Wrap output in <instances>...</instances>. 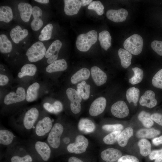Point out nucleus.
Returning <instances> with one entry per match:
<instances>
[{
	"mask_svg": "<svg viewBox=\"0 0 162 162\" xmlns=\"http://www.w3.org/2000/svg\"><path fill=\"white\" fill-rule=\"evenodd\" d=\"M40 117L38 109L35 107L30 108L20 115L13 117L10 124L20 132H28L32 130Z\"/></svg>",
	"mask_w": 162,
	"mask_h": 162,
	"instance_id": "obj_1",
	"label": "nucleus"
},
{
	"mask_svg": "<svg viewBox=\"0 0 162 162\" xmlns=\"http://www.w3.org/2000/svg\"><path fill=\"white\" fill-rule=\"evenodd\" d=\"M24 144L30 153L36 154L43 160L47 161L50 158L52 148L46 141L32 139Z\"/></svg>",
	"mask_w": 162,
	"mask_h": 162,
	"instance_id": "obj_2",
	"label": "nucleus"
},
{
	"mask_svg": "<svg viewBox=\"0 0 162 162\" xmlns=\"http://www.w3.org/2000/svg\"><path fill=\"white\" fill-rule=\"evenodd\" d=\"M52 122L49 116L40 117L32 130V139L39 140L47 136L53 125Z\"/></svg>",
	"mask_w": 162,
	"mask_h": 162,
	"instance_id": "obj_3",
	"label": "nucleus"
},
{
	"mask_svg": "<svg viewBox=\"0 0 162 162\" xmlns=\"http://www.w3.org/2000/svg\"><path fill=\"white\" fill-rule=\"evenodd\" d=\"M97 32L95 30L90 31L86 34H81L76 39V44L77 49L81 52H86L97 42Z\"/></svg>",
	"mask_w": 162,
	"mask_h": 162,
	"instance_id": "obj_4",
	"label": "nucleus"
},
{
	"mask_svg": "<svg viewBox=\"0 0 162 162\" xmlns=\"http://www.w3.org/2000/svg\"><path fill=\"white\" fill-rule=\"evenodd\" d=\"M64 130V126L62 123L56 122L53 124L47 136L46 141L52 149H58L60 147Z\"/></svg>",
	"mask_w": 162,
	"mask_h": 162,
	"instance_id": "obj_5",
	"label": "nucleus"
},
{
	"mask_svg": "<svg viewBox=\"0 0 162 162\" xmlns=\"http://www.w3.org/2000/svg\"><path fill=\"white\" fill-rule=\"evenodd\" d=\"M143 41L142 37L137 34H134L128 38L124 42V49L131 54L137 55L142 51Z\"/></svg>",
	"mask_w": 162,
	"mask_h": 162,
	"instance_id": "obj_6",
	"label": "nucleus"
},
{
	"mask_svg": "<svg viewBox=\"0 0 162 162\" xmlns=\"http://www.w3.org/2000/svg\"><path fill=\"white\" fill-rule=\"evenodd\" d=\"M46 48L43 43L37 41L29 47L26 53L28 61L34 62L42 59L45 56Z\"/></svg>",
	"mask_w": 162,
	"mask_h": 162,
	"instance_id": "obj_7",
	"label": "nucleus"
},
{
	"mask_svg": "<svg viewBox=\"0 0 162 162\" xmlns=\"http://www.w3.org/2000/svg\"><path fill=\"white\" fill-rule=\"evenodd\" d=\"M88 145V140L82 135H79L76 137L75 142L69 144L66 148L70 153L81 154L86 151Z\"/></svg>",
	"mask_w": 162,
	"mask_h": 162,
	"instance_id": "obj_8",
	"label": "nucleus"
},
{
	"mask_svg": "<svg viewBox=\"0 0 162 162\" xmlns=\"http://www.w3.org/2000/svg\"><path fill=\"white\" fill-rule=\"evenodd\" d=\"M26 94L24 88L19 87L16 91L10 92L5 96L4 103L5 105L10 106L22 102L26 98Z\"/></svg>",
	"mask_w": 162,
	"mask_h": 162,
	"instance_id": "obj_9",
	"label": "nucleus"
},
{
	"mask_svg": "<svg viewBox=\"0 0 162 162\" xmlns=\"http://www.w3.org/2000/svg\"><path fill=\"white\" fill-rule=\"evenodd\" d=\"M110 110L113 116L120 118L127 117L129 113V110L127 105L122 100L118 101L112 104Z\"/></svg>",
	"mask_w": 162,
	"mask_h": 162,
	"instance_id": "obj_10",
	"label": "nucleus"
},
{
	"mask_svg": "<svg viewBox=\"0 0 162 162\" xmlns=\"http://www.w3.org/2000/svg\"><path fill=\"white\" fill-rule=\"evenodd\" d=\"M106 103V100L104 97H100L95 99L90 106L89 111L90 115L96 116L102 113L105 108Z\"/></svg>",
	"mask_w": 162,
	"mask_h": 162,
	"instance_id": "obj_11",
	"label": "nucleus"
},
{
	"mask_svg": "<svg viewBox=\"0 0 162 162\" xmlns=\"http://www.w3.org/2000/svg\"><path fill=\"white\" fill-rule=\"evenodd\" d=\"M18 141L16 137L11 131L1 127L0 129L1 145L7 148Z\"/></svg>",
	"mask_w": 162,
	"mask_h": 162,
	"instance_id": "obj_12",
	"label": "nucleus"
},
{
	"mask_svg": "<svg viewBox=\"0 0 162 162\" xmlns=\"http://www.w3.org/2000/svg\"><path fill=\"white\" fill-rule=\"evenodd\" d=\"M128 14L127 10L121 8L117 10L110 9L107 11L106 15L107 18L110 20L116 22H119L124 21Z\"/></svg>",
	"mask_w": 162,
	"mask_h": 162,
	"instance_id": "obj_13",
	"label": "nucleus"
},
{
	"mask_svg": "<svg viewBox=\"0 0 162 162\" xmlns=\"http://www.w3.org/2000/svg\"><path fill=\"white\" fill-rule=\"evenodd\" d=\"M139 103L141 105L148 108L154 107L157 104L154 92L151 90L146 91L141 96Z\"/></svg>",
	"mask_w": 162,
	"mask_h": 162,
	"instance_id": "obj_14",
	"label": "nucleus"
},
{
	"mask_svg": "<svg viewBox=\"0 0 162 162\" xmlns=\"http://www.w3.org/2000/svg\"><path fill=\"white\" fill-rule=\"evenodd\" d=\"M42 11L40 8L36 6L33 7L32 15L34 18L31 22V26L33 31H38L42 26Z\"/></svg>",
	"mask_w": 162,
	"mask_h": 162,
	"instance_id": "obj_15",
	"label": "nucleus"
},
{
	"mask_svg": "<svg viewBox=\"0 0 162 162\" xmlns=\"http://www.w3.org/2000/svg\"><path fill=\"white\" fill-rule=\"evenodd\" d=\"M122 155L120 150L113 148L106 149L100 154L102 159L106 162H113L118 160Z\"/></svg>",
	"mask_w": 162,
	"mask_h": 162,
	"instance_id": "obj_16",
	"label": "nucleus"
},
{
	"mask_svg": "<svg viewBox=\"0 0 162 162\" xmlns=\"http://www.w3.org/2000/svg\"><path fill=\"white\" fill-rule=\"evenodd\" d=\"M64 12L68 16L77 14L82 6L79 0H64Z\"/></svg>",
	"mask_w": 162,
	"mask_h": 162,
	"instance_id": "obj_17",
	"label": "nucleus"
},
{
	"mask_svg": "<svg viewBox=\"0 0 162 162\" xmlns=\"http://www.w3.org/2000/svg\"><path fill=\"white\" fill-rule=\"evenodd\" d=\"M91 75L94 82L98 86L104 84L107 80L106 74L97 66H94L91 68Z\"/></svg>",
	"mask_w": 162,
	"mask_h": 162,
	"instance_id": "obj_18",
	"label": "nucleus"
},
{
	"mask_svg": "<svg viewBox=\"0 0 162 162\" xmlns=\"http://www.w3.org/2000/svg\"><path fill=\"white\" fill-rule=\"evenodd\" d=\"M28 34V30L25 28L22 29L20 26L17 25L11 30L10 35L13 41L17 44L25 39Z\"/></svg>",
	"mask_w": 162,
	"mask_h": 162,
	"instance_id": "obj_19",
	"label": "nucleus"
},
{
	"mask_svg": "<svg viewBox=\"0 0 162 162\" xmlns=\"http://www.w3.org/2000/svg\"><path fill=\"white\" fill-rule=\"evenodd\" d=\"M20 17L23 21L28 22L32 14L33 8L29 4L21 2L18 5Z\"/></svg>",
	"mask_w": 162,
	"mask_h": 162,
	"instance_id": "obj_20",
	"label": "nucleus"
},
{
	"mask_svg": "<svg viewBox=\"0 0 162 162\" xmlns=\"http://www.w3.org/2000/svg\"><path fill=\"white\" fill-rule=\"evenodd\" d=\"M68 67L66 61L64 59L56 60L48 65L46 71L48 73L62 71L66 70Z\"/></svg>",
	"mask_w": 162,
	"mask_h": 162,
	"instance_id": "obj_21",
	"label": "nucleus"
},
{
	"mask_svg": "<svg viewBox=\"0 0 162 162\" xmlns=\"http://www.w3.org/2000/svg\"><path fill=\"white\" fill-rule=\"evenodd\" d=\"M78 128L83 133L88 134L94 131L95 126L92 120L86 118H82L79 122Z\"/></svg>",
	"mask_w": 162,
	"mask_h": 162,
	"instance_id": "obj_22",
	"label": "nucleus"
},
{
	"mask_svg": "<svg viewBox=\"0 0 162 162\" xmlns=\"http://www.w3.org/2000/svg\"><path fill=\"white\" fill-rule=\"evenodd\" d=\"M40 88V85L37 82L32 83L28 87L26 91V98L27 102H33L37 99Z\"/></svg>",
	"mask_w": 162,
	"mask_h": 162,
	"instance_id": "obj_23",
	"label": "nucleus"
},
{
	"mask_svg": "<svg viewBox=\"0 0 162 162\" xmlns=\"http://www.w3.org/2000/svg\"><path fill=\"white\" fill-rule=\"evenodd\" d=\"M133 134V130L130 127H127L124 129L118 138L117 142L118 145L122 147L125 146L128 143V140Z\"/></svg>",
	"mask_w": 162,
	"mask_h": 162,
	"instance_id": "obj_24",
	"label": "nucleus"
},
{
	"mask_svg": "<svg viewBox=\"0 0 162 162\" xmlns=\"http://www.w3.org/2000/svg\"><path fill=\"white\" fill-rule=\"evenodd\" d=\"M98 40L101 47L106 51L111 45L112 37L107 31L104 30L100 32Z\"/></svg>",
	"mask_w": 162,
	"mask_h": 162,
	"instance_id": "obj_25",
	"label": "nucleus"
},
{
	"mask_svg": "<svg viewBox=\"0 0 162 162\" xmlns=\"http://www.w3.org/2000/svg\"><path fill=\"white\" fill-rule=\"evenodd\" d=\"M90 75L89 70L86 68H83L74 74L70 79L71 82L75 84L78 82L88 79Z\"/></svg>",
	"mask_w": 162,
	"mask_h": 162,
	"instance_id": "obj_26",
	"label": "nucleus"
},
{
	"mask_svg": "<svg viewBox=\"0 0 162 162\" xmlns=\"http://www.w3.org/2000/svg\"><path fill=\"white\" fill-rule=\"evenodd\" d=\"M118 54L122 66L124 68H127L131 63L132 54L127 50L122 48L119 49Z\"/></svg>",
	"mask_w": 162,
	"mask_h": 162,
	"instance_id": "obj_27",
	"label": "nucleus"
},
{
	"mask_svg": "<svg viewBox=\"0 0 162 162\" xmlns=\"http://www.w3.org/2000/svg\"><path fill=\"white\" fill-rule=\"evenodd\" d=\"M160 131L154 128L142 129L136 133V136L139 138H152L160 134Z\"/></svg>",
	"mask_w": 162,
	"mask_h": 162,
	"instance_id": "obj_28",
	"label": "nucleus"
},
{
	"mask_svg": "<svg viewBox=\"0 0 162 162\" xmlns=\"http://www.w3.org/2000/svg\"><path fill=\"white\" fill-rule=\"evenodd\" d=\"M140 94V91L138 88L134 87L130 88L126 91L127 100L129 103L132 102L136 106L139 100Z\"/></svg>",
	"mask_w": 162,
	"mask_h": 162,
	"instance_id": "obj_29",
	"label": "nucleus"
},
{
	"mask_svg": "<svg viewBox=\"0 0 162 162\" xmlns=\"http://www.w3.org/2000/svg\"><path fill=\"white\" fill-rule=\"evenodd\" d=\"M43 107L47 112L53 114L58 113L63 109L62 103L58 100L55 101L52 104L45 102L43 104Z\"/></svg>",
	"mask_w": 162,
	"mask_h": 162,
	"instance_id": "obj_30",
	"label": "nucleus"
},
{
	"mask_svg": "<svg viewBox=\"0 0 162 162\" xmlns=\"http://www.w3.org/2000/svg\"><path fill=\"white\" fill-rule=\"evenodd\" d=\"M37 71L36 66L33 64H28L24 65L21 69V71L18 74L19 78H22L26 76H34Z\"/></svg>",
	"mask_w": 162,
	"mask_h": 162,
	"instance_id": "obj_31",
	"label": "nucleus"
},
{
	"mask_svg": "<svg viewBox=\"0 0 162 162\" xmlns=\"http://www.w3.org/2000/svg\"><path fill=\"white\" fill-rule=\"evenodd\" d=\"M13 18V11L9 6L4 5L0 7V21L8 23Z\"/></svg>",
	"mask_w": 162,
	"mask_h": 162,
	"instance_id": "obj_32",
	"label": "nucleus"
},
{
	"mask_svg": "<svg viewBox=\"0 0 162 162\" xmlns=\"http://www.w3.org/2000/svg\"><path fill=\"white\" fill-rule=\"evenodd\" d=\"M12 49V45L10 40L5 34L0 35V52L2 53H9Z\"/></svg>",
	"mask_w": 162,
	"mask_h": 162,
	"instance_id": "obj_33",
	"label": "nucleus"
},
{
	"mask_svg": "<svg viewBox=\"0 0 162 162\" xmlns=\"http://www.w3.org/2000/svg\"><path fill=\"white\" fill-rule=\"evenodd\" d=\"M62 45V42L58 40L53 41L46 51L45 57L48 58L52 56L58 55Z\"/></svg>",
	"mask_w": 162,
	"mask_h": 162,
	"instance_id": "obj_34",
	"label": "nucleus"
},
{
	"mask_svg": "<svg viewBox=\"0 0 162 162\" xmlns=\"http://www.w3.org/2000/svg\"><path fill=\"white\" fill-rule=\"evenodd\" d=\"M90 86L85 81H82L77 85V92L84 100L88 99L90 96Z\"/></svg>",
	"mask_w": 162,
	"mask_h": 162,
	"instance_id": "obj_35",
	"label": "nucleus"
},
{
	"mask_svg": "<svg viewBox=\"0 0 162 162\" xmlns=\"http://www.w3.org/2000/svg\"><path fill=\"white\" fill-rule=\"evenodd\" d=\"M140 152L142 156L146 157L151 152V145L150 142L146 139L140 140L138 142Z\"/></svg>",
	"mask_w": 162,
	"mask_h": 162,
	"instance_id": "obj_36",
	"label": "nucleus"
},
{
	"mask_svg": "<svg viewBox=\"0 0 162 162\" xmlns=\"http://www.w3.org/2000/svg\"><path fill=\"white\" fill-rule=\"evenodd\" d=\"M138 118L146 127L150 128L154 124L153 120L151 118V115L145 111H141L138 114Z\"/></svg>",
	"mask_w": 162,
	"mask_h": 162,
	"instance_id": "obj_37",
	"label": "nucleus"
},
{
	"mask_svg": "<svg viewBox=\"0 0 162 162\" xmlns=\"http://www.w3.org/2000/svg\"><path fill=\"white\" fill-rule=\"evenodd\" d=\"M134 75L129 80V82L132 85H135L140 82L143 77V72L142 69L137 67L132 68Z\"/></svg>",
	"mask_w": 162,
	"mask_h": 162,
	"instance_id": "obj_38",
	"label": "nucleus"
},
{
	"mask_svg": "<svg viewBox=\"0 0 162 162\" xmlns=\"http://www.w3.org/2000/svg\"><path fill=\"white\" fill-rule=\"evenodd\" d=\"M53 28L51 24L49 23L46 25L41 31L38 37L39 40L43 41L50 39L52 36Z\"/></svg>",
	"mask_w": 162,
	"mask_h": 162,
	"instance_id": "obj_39",
	"label": "nucleus"
},
{
	"mask_svg": "<svg viewBox=\"0 0 162 162\" xmlns=\"http://www.w3.org/2000/svg\"><path fill=\"white\" fill-rule=\"evenodd\" d=\"M66 94L70 102H81L82 97L75 89L71 88H68L66 91Z\"/></svg>",
	"mask_w": 162,
	"mask_h": 162,
	"instance_id": "obj_40",
	"label": "nucleus"
},
{
	"mask_svg": "<svg viewBox=\"0 0 162 162\" xmlns=\"http://www.w3.org/2000/svg\"><path fill=\"white\" fill-rule=\"evenodd\" d=\"M88 8L95 11L99 16L102 15L104 12V7L101 2L99 1L92 2L88 6Z\"/></svg>",
	"mask_w": 162,
	"mask_h": 162,
	"instance_id": "obj_41",
	"label": "nucleus"
},
{
	"mask_svg": "<svg viewBox=\"0 0 162 162\" xmlns=\"http://www.w3.org/2000/svg\"><path fill=\"white\" fill-rule=\"evenodd\" d=\"M121 133L120 130L112 132L104 136L103 141L106 144H113L117 141L118 137Z\"/></svg>",
	"mask_w": 162,
	"mask_h": 162,
	"instance_id": "obj_42",
	"label": "nucleus"
},
{
	"mask_svg": "<svg viewBox=\"0 0 162 162\" xmlns=\"http://www.w3.org/2000/svg\"><path fill=\"white\" fill-rule=\"evenodd\" d=\"M152 83L154 87L162 89V69L158 71L153 76Z\"/></svg>",
	"mask_w": 162,
	"mask_h": 162,
	"instance_id": "obj_43",
	"label": "nucleus"
},
{
	"mask_svg": "<svg viewBox=\"0 0 162 162\" xmlns=\"http://www.w3.org/2000/svg\"><path fill=\"white\" fill-rule=\"evenodd\" d=\"M123 125L120 124H106L102 126L104 130L107 131L114 132L121 131L123 128Z\"/></svg>",
	"mask_w": 162,
	"mask_h": 162,
	"instance_id": "obj_44",
	"label": "nucleus"
},
{
	"mask_svg": "<svg viewBox=\"0 0 162 162\" xmlns=\"http://www.w3.org/2000/svg\"><path fill=\"white\" fill-rule=\"evenodd\" d=\"M151 46L154 52L162 56V41L154 40L151 43Z\"/></svg>",
	"mask_w": 162,
	"mask_h": 162,
	"instance_id": "obj_45",
	"label": "nucleus"
},
{
	"mask_svg": "<svg viewBox=\"0 0 162 162\" xmlns=\"http://www.w3.org/2000/svg\"><path fill=\"white\" fill-rule=\"evenodd\" d=\"M118 162H139L138 159L134 156L127 155L121 157Z\"/></svg>",
	"mask_w": 162,
	"mask_h": 162,
	"instance_id": "obj_46",
	"label": "nucleus"
},
{
	"mask_svg": "<svg viewBox=\"0 0 162 162\" xmlns=\"http://www.w3.org/2000/svg\"><path fill=\"white\" fill-rule=\"evenodd\" d=\"M70 108L73 113L77 114L79 113L81 111V104L79 102H70Z\"/></svg>",
	"mask_w": 162,
	"mask_h": 162,
	"instance_id": "obj_47",
	"label": "nucleus"
},
{
	"mask_svg": "<svg viewBox=\"0 0 162 162\" xmlns=\"http://www.w3.org/2000/svg\"><path fill=\"white\" fill-rule=\"evenodd\" d=\"M162 156V148L152 151L149 154V157L151 160H156Z\"/></svg>",
	"mask_w": 162,
	"mask_h": 162,
	"instance_id": "obj_48",
	"label": "nucleus"
},
{
	"mask_svg": "<svg viewBox=\"0 0 162 162\" xmlns=\"http://www.w3.org/2000/svg\"><path fill=\"white\" fill-rule=\"evenodd\" d=\"M152 119L160 125L162 126V114L155 113L151 115Z\"/></svg>",
	"mask_w": 162,
	"mask_h": 162,
	"instance_id": "obj_49",
	"label": "nucleus"
},
{
	"mask_svg": "<svg viewBox=\"0 0 162 162\" xmlns=\"http://www.w3.org/2000/svg\"><path fill=\"white\" fill-rule=\"evenodd\" d=\"M9 79L6 75L0 74V86H3L7 85Z\"/></svg>",
	"mask_w": 162,
	"mask_h": 162,
	"instance_id": "obj_50",
	"label": "nucleus"
},
{
	"mask_svg": "<svg viewBox=\"0 0 162 162\" xmlns=\"http://www.w3.org/2000/svg\"><path fill=\"white\" fill-rule=\"evenodd\" d=\"M153 144L155 146L162 144V135L159 137H156L152 140Z\"/></svg>",
	"mask_w": 162,
	"mask_h": 162,
	"instance_id": "obj_51",
	"label": "nucleus"
},
{
	"mask_svg": "<svg viewBox=\"0 0 162 162\" xmlns=\"http://www.w3.org/2000/svg\"><path fill=\"white\" fill-rule=\"evenodd\" d=\"M68 162H83L81 160H80L79 158L75 157H70L68 161Z\"/></svg>",
	"mask_w": 162,
	"mask_h": 162,
	"instance_id": "obj_52",
	"label": "nucleus"
},
{
	"mask_svg": "<svg viewBox=\"0 0 162 162\" xmlns=\"http://www.w3.org/2000/svg\"><path fill=\"white\" fill-rule=\"evenodd\" d=\"M92 1V0H81L80 1L81 6H85L89 4Z\"/></svg>",
	"mask_w": 162,
	"mask_h": 162,
	"instance_id": "obj_53",
	"label": "nucleus"
},
{
	"mask_svg": "<svg viewBox=\"0 0 162 162\" xmlns=\"http://www.w3.org/2000/svg\"><path fill=\"white\" fill-rule=\"evenodd\" d=\"M34 1L38 2L44 4H46L49 2V1L48 0H35Z\"/></svg>",
	"mask_w": 162,
	"mask_h": 162,
	"instance_id": "obj_54",
	"label": "nucleus"
},
{
	"mask_svg": "<svg viewBox=\"0 0 162 162\" xmlns=\"http://www.w3.org/2000/svg\"><path fill=\"white\" fill-rule=\"evenodd\" d=\"M154 162H162V156L155 160Z\"/></svg>",
	"mask_w": 162,
	"mask_h": 162,
	"instance_id": "obj_55",
	"label": "nucleus"
}]
</instances>
